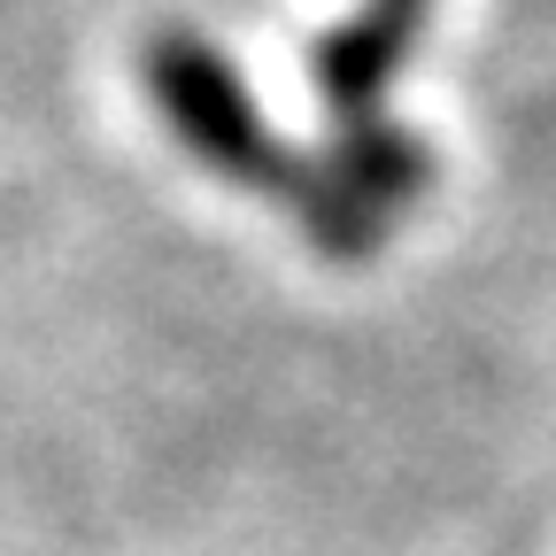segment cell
<instances>
[{"instance_id": "obj_2", "label": "cell", "mask_w": 556, "mask_h": 556, "mask_svg": "<svg viewBox=\"0 0 556 556\" xmlns=\"http://www.w3.org/2000/svg\"><path fill=\"white\" fill-rule=\"evenodd\" d=\"M417 24L409 16H387V9H356L348 24H332L317 47H309V86L325 101L332 124H364V116H387V86L409 54Z\"/></svg>"}, {"instance_id": "obj_3", "label": "cell", "mask_w": 556, "mask_h": 556, "mask_svg": "<svg viewBox=\"0 0 556 556\" xmlns=\"http://www.w3.org/2000/svg\"><path fill=\"white\" fill-rule=\"evenodd\" d=\"M325 170L356 193L364 208H379V217L394 225L402 208H417V193L433 186V148L417 131L387 124V116H364V124H332Z\"/></svg>"}, {"instance_id": "obj_1", "label": "cell", "mask_w": 556, "mask_h": 556, "mask_svg": "<svg viewBox=\"0 0 556 556\" xmlns=\"http://www.w3.org/2000/svg\"><path fill=\"white\" fill-rule=\"evenodd\" d=\"M139 78H148V101L170 124V139L208 178L278 201L294 155L278 148V131L263 124V109H255V93L240 78V62L217 39H201L186 24H163V31H148V47H139Z\"/></svg>"}, {"instance_id": "obj_4", "label": "cell", "mask_w": 556, "mask_h": 556, "mask_svg": "<svg viewBox=\"0 0 556 556\" xmlns=\"http://www.w3.org/2000/svg\"><path fill=\"white\" fill-rule=\"evenodd\" d=\"M278 208L302 225V240H309L325 263H371L379 240H387V217L348 193V186L325 170V155H294L287 186H278Z\"/></svg>"}, {"instance_id": "obj_5", "label": "cell", "mask_w": 556, "mask_h": 556, "mask_svg": "<svg viewBox=\"0 0 556 556\" xmlns=\"http://www.w3.org/2000/svg\"><path fill=\"white\" fill-rule=\"evenodd\" d=\"M364 9H387V16H409L417 31H426V16H433V0H364Z\"/></svg>"}]
</instances>
